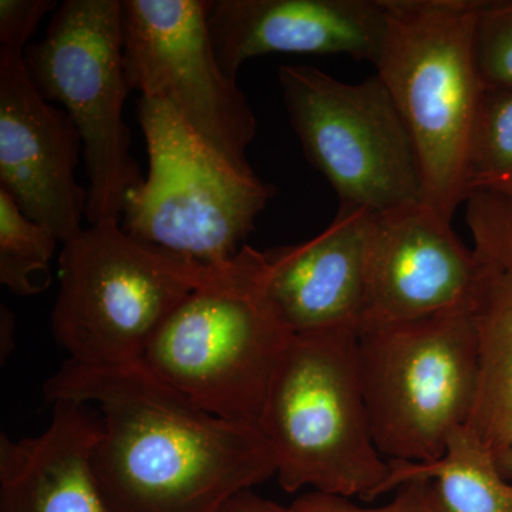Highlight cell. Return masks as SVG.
I'll return each instance as SVG.
<instances>
[{
    "instance_id": "cell-11",
    "label": "cell",
    "mask_w": 512,
    "mask_h": 512,
    "mask_svg": "<svg viewBox=\"0 0 512 512\" xmlns=\"http://www.w3.org/2000/svg\"><path fill=\"white\" fill-rule=\"evenodd\" d=\"M483 274V262L461 244L451 221L424 202L375 214L360 326L476 311Z\"/></svg>"
},
{
    "instance_id": "cell-1",
    "label": "cell",
    "mask_w": 512,
    "mask_h": 512,
    "mask_svg": "<svg viewBox=\"0 0 512 512\" xmlns=\"http://www.w3.org/2000/svg\"><path fill=\"white\" fill-rule=\"evenodd\" d=\"M46 404H90L101 417L92 467L110 512H218L276 476L258 427L205 412L143 363L66 360L43 387Z\"/></svg>"
},
{
    "instance_id": "cell-16",
    "label": "cell",
    "mask_w": 512,
    "mask_h": 512,
    "mask_svg": "<svg viewBox=\"0 0 512 512\" xmlns=\"http://www.w3.org/2000/svg\"><path fill=\"white\" fill-rule=\"evenodd\" d=\"M474 313L480 375L467 427L498 454L512 447V269L484 264Z\"/></svg>"
},
{
    "instance_id": "cell-8",
    "label": "cell",
    "mask_w": 512,
    "mask_h": 512,
    "mask_svg": "<svg viewBox=\"0 0 512 512\" xmlns=\"http://www.w3.org/2000/svg\"><path fill=\"white\" fill-rule=\"evenodd\" d=\"M23 59L39 93L63 104L82 137L87 222L120 221L128 192L143 181L123 116L131 87L121 0H64Z\"/></svg>"
},
{
    "instance_id": "cell-17",
    "label": "cell",
    "mask_w": 512,
    "mask_h": 512,
    "mask_svg": "<svg viewBox=\"0 0 512 512\" xmlns=\"http://www.w3.org/2000/svg\"><path fill=\"white\" fill-rule=\"evenodd\" d=\"M389 464L383 493L413 478H429L450 512H512V481L501 473L493 451L467 426L454 431L440 460Z\"/></svg>"
},
{
    "instance_id": "cell-25",
    "label": "cell",
    "mask_w": 512,
    "mask_h": 512,
    "mask_svg": "<svg viewBox=\"0 0 512 512\" xmlns=\"http://www.w3.org/2000/svg\"><path fill=\"white\" fill-rule=\"evenodd\" d=\"M0 330H2V359L10 352V342L13 340V332H15V315L10 311L9 308H6L5 305H2L0 308Z\"/></svg>"
},
{
    "instance_id": "cell-9",
    "label": "cell",
    "mask_w": 512,
    "mask_h": 512,
    "mask_svg": "<svg viewBox=\"0 0 512 512\" xmlns=\"http://www.w3.org/2000/svg\"><path fill=\"white\" fill-rule=\"evenodd\" d=\"M289 123L339 205L383 214L426 204L419 158L402 114L377 74L349 84L311 66H282Z\"/></svg>"
},
{
    "instance_id": "cell-3",
    "label": "cell",
    "mask_w": 512,
    "mask_h": 512,
    "mask_svg": "<svg viewBox=\"0 0 512 512\" xmlns=\"http://www.w3.org/2000/svg\"><path fill=\"white\" fill-rule=\"evenodd\" d=\"M356 329L293 336L259 419L286 493L375 500L390 464L370 429L357 359Z\"/></svg>"
},
{
    "instance_id": "cell-15",
    "label": "cell",
    "mask_w": 512,
    "mask_h": 512,
    "mask_svg": "<svg viewBox=\"0 0 512 512\" xmlns=\"http://www.w3.org/2000/svg\"><path fill=\"white\" fill-rule=\"evenodd\" d=\"M50 407L39 436H0V512H110L92 467L99 412L67 400Z\"/></svg>"
},
{
    "instance_id": "cell-7",
    "label": "cell",
    "mask_w": 512,
    "mask_h": 512,
    "mask_svg": "<svg viewBox=\"0 0 512 512\" xmlns=\"http://www.w3.org/2000/svg\"><path fill=\"white\" fill-rule=\"evenodd\" d=\"M138 121L148 174L128 192L121 228L201 264L234 259L274 197V185L228 163L168 104L141 97Z\"/></svg>"
},
{
    "instance_id": "cell-23",
    "label": "cell",
    "mask_w": 512,
    "mask_h": 512,
    "mask_svg": "<svg viewBox=\"0 0 512 512\" xmlns=\"http://www.w3.org/2000/svg\"><path fill=\"white\" fill-rule=\"evenodd\" d=\"M55 0H0V49L23 52Z\"/></svg>"
},
{
    "instance_id": "cell-18",
    "label": "cell",
    "mask_w": 512,
    "mask_h": 512,
    "mask_svg": "<svg viewBox=\"0 0 512 512\" xmlns=\"http://www.w3.org/2000/svg\"><path fill=\"white\" fill-rule=\"evenodd\" d=\"M57 242L52 231L26 217L0 190V284L20 296L45 291Z\"/></svg>"
},
{
    "instance_id": "cell-10",
    "label": "cell",
    "mask_w": 512,
    "mask_h": 512,
    "mask_svg": "<svg viewBox=\"0 0 512 512\" xmlns=\"http://www.w3.org/2000/svg\"><path fill=\"white\" fill-rule=\"evenodd\" d=\"M131 90L168 104L215 153L245 173L256 119L212 45L210 0H121Z\"/></svg>"
},
{
    "instance_id": "cell-2",
    "label": "cell",
    "mask_w": 512,
    "mask_h": 512,
    "mask_svg": "<svg viewBox=\"0 0 512 512\" xmlns=\"http://www.w3.org/2000/svg\"><path fill=\"white\" fill-rule=\"evenodd\" d=\"M293 336L266 291L265 252L245 245L171 313L141 363L205 412L258 427Z\"/></svg>"
},
{
    "instance_id": "cell-20",
    "label": "cell",
    "mask_w": 512,
    "mask_h": 512,
    "mask_svg": "<svg viewBox=\"0 0 512 512\" xmlns=\"http://www.w3.org/2000/svg\"><path fill=\"white\" fill-rule=\"evenodd\" d=\"M466 204L478 259L512 269V180L476 188L467 195Z\"/></svg>"
},
{
    "instance_id": "cell-24",
    "label": "cell",
    "mask_w": 512,
    "mask_h": 512,
    "mask_svg": "<svg viewBox=\"0 0 512 512\" xmlns=\"http://www.w3.org/2000/svg\"><path fill=\"white\" fill-rule=\"evenodd\" d=\"M218 512H299L292 507H284L266 500L261 495L255 494L252 490L242 491L232 497L228 503L224 504Z\"/></svg>"
},
{
    "instance_id": "cell-14",
    "label": "cell",
    "mask_w": 512,
    "mask_h": 512,
    "mask_svg": "<svg viewBox=\"0 0 512 512\" xmlns=\"http://www.w3.org/2000/svg\"><path fill=\"white\" fill-rule=\"evenodd\" d=\"M373 215L339 205L335 220L315 238L265 252L266 291L293 335L359 330Z\"/></svg>"
},
{
    "instance_id": "cell-6",
    "label": "cell",
    "mask_w": 512,
    "mask_h": 512,
    "mask_svg": "<svg viewBox=\"0 0 512 512\" xmlns=\"http://www.w3.org/2000/svg\"><path fill=\"white\" fill-rule=\"evenodd\" d=\"M357 359L379 453L409 463L440 460L476 404V313L360 326Z\"/></svg>"
},
{
    "instance_id": "cell-4",
    "label": "cell",
    "mask_w": 512,
    "mask_h": 512,
    "mask_svg": "<svg viewBox=\"0 0 512 512\" xmlns=\"http://www.w3.org/2000/svg\"><path fill=\"white\" fill-rule=\"evenodd\" d=\"M483 0H384L377 76L409 128L426 204L448 221L466 202L471 128L484 90L474 37Z\"/></svg>"
},
{
    "instance_id": "cell-12",
    "label": "cell",
    "mask_w": 512,
    "mask_h": 512,
    "mask_svg": "<svg viewBox=\"0 0 512 512\" xmlns=\"http://www.w3.org/2000/svg\"><path fill=\"white\" fill-rule=\"evenodd\" d=\"M82 137L36 89L23 52L0 49V190L62 244L83 231L89 191L76 181Z\"/></svg>"
},
{
    "instance_id": "cell-26",
    "label": "cell",
    "mask_w": 512,
    "mask_h": 512,
    "mask_svg": "<svg viewBox=\"0 0 512 512\" xmlns=\"http://www.w3.org/2000/svg\"><path fill=\"white\" fill-rule=\"evenodd\" d=\"M495 457H497L498 468L503 476L512 481V447L495 454Z\"/></svg>"
},
{
    "instance_id": "cell-22",
    "label": "cell",
    "mask_w": 512,
    "mask_h": 512,
    "mask_svg": "<svg viewBox=\"0 0 512 512\" xmlns=\"http://www.w3.org/2000/svg\"><path fill=\"white\" fill-rule=\"evenodd\" d=\"M292 507L299 512H450L429 478H413L396 488V497L382 507H362L349 498L313 493L299 497Z\"/></svg>"
},
{
    "instance_id": "cell-21",
    "label": "cell",
    "mask_w": 512,
    "mask_h": 512,
    "mask_svg": "<svg viewBox=\"0 0 512 512\" xmlns=\"http://www.w3.org/2000/svg\"><path fill=\"white\" fill-rule=\"evenodd\" d=\"M474 53L484 87L512 89V0H483Z\"/></svg>"
},
{
    "instance_id": "cell-13",
    "label": "cell",
    "mask_w": 512,
    "mask_h": 512,
    "mask_svg": "<svg viewBox=\"0 0 512 512\" xmlns=\"http://www.w3.org/2000/svg\"><path fill=\"white\" fill-rule=\"evenodd\" d=\"M208 26L221 67L237 80L252 57L346 55L375 64L384 0H212Z\"/></svg>"
},
{
    "instance_id": "cell-5",
    "label": "cell",
    "mask_w": 512,
    "mask_h": 512,
    "mask_svg": "<svg viewBox=\"0 0 512 512\" xmlns=\"http://www.w3.org/2000/svg\"><path fill=\"white\" fill-rule=\"evenodd\" d=\"M52 330L72 362H141L165 320L208 281L214 265L128 235L119 220L84 228L63 244Z\"/></svg>"
},
{
    "instance_id": "cell-19",
    "label": "cell",
    "mask_w": 512,
    "mask_h": 512,
    "mask_svg": "<svg viewBox=\"0 0 512 512\" xmlns=\"http://www.w3.org/2000/svg\"><path fill=\"white\" fill-rule=\"evenodd\" d=\"M512 180V89L484 87L471 128L466 198L478 187Z\"/></svg>"
}]
</instances>
